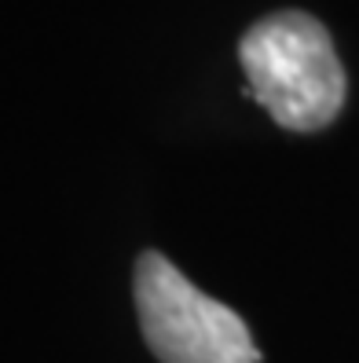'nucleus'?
Listing matches in <instances>:
<instances>
[{"label":"nucleus","mask_w":359,"mask_h":363,"mask_svg":"<svg viewBox=\"0 0 359 363\" xmlns=\"http://www.w3.org/2000/svg\"><path fill=\"white\" fill-rule=\"evenodd\" d=\"M132 294L143 341L161 363H261L246 319L202 294L158 250L139 253Z\"/></svg>","instance_id":"2"},{"label":"nucleus","mask_w":359,"mask_h":363,"mask_svg":"<svg viewBox=\"0 0 359 363\" xmlns=\"http://www.w3.org/2000/svg\"><path fill=\"white\" fill-rule=\"evenodd\" d=\"M239 59L271 121L290 133H319L345 106V67L326 26L308 11H275L239 40Z\"/></svg>","instance_id":"1"}]
</instances>
